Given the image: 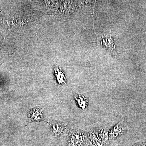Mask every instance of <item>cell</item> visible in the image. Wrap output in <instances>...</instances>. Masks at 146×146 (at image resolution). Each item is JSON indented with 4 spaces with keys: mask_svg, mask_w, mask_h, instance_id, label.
Here are the masks:
<instances>
[{
    "mask_svg": "<svg viewBox=\"0 0 146 146\" xmlns=\"http://www.w3.org/2000/svg\"><path fill=\"white\" fill-rule=\"evenodd\" d=\"M29 119L31 121H40L42 120V114L39 108L32 109L28 113Z\"/></svg>",
    "mask_w": 146,
    "mask_h": 146,
    "instance_id": "obj_2",
    "label": "cell"
},
{
    "mask_svg": "<svg viewBox=\"0 0 146 146\" xmlns=\"http://www.w3.org/2000/svg\"><path fill=\"white\" fill-rule=\"evenodd\" d=\"M101 44L106 49L113 51L115 49V43L111 36L104 35L102 37Z\"/></svg>",
    "mask_w": 146,
    "mask_h": 146,
    "instance_id": "obj_1",
    "label": "cell"
}]
</instances>
